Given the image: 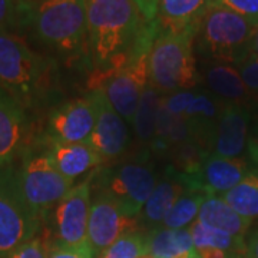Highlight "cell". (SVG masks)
<instances>
[{
	"label": "cell",
	"mask_w": 258,
	"mask_h": 258,
	"mask_svg": "<svg viewBox=\"0 0 258 258\" xmlns=\"http://www.w3.org/2000/svg\"><path fill=\"white\" fill-rule=\"evenodd\" d=\"M89 178L91 189L108 195L132 218H138L158 182L155 169L148 159L102 168Z\"/></svg>",
	"instance_id": "cell-7"
},
{
	"label": "cell",
	"mask_w": 258,
	"mask_h": 258,
	"mask_svg": "<svg viewBox=\"0 0 258 258\" xmlns=\"http://www.w3.org/2000/svg\"><path fill=\"white\" fill-rule=\"evenodd\" d=\"M198 26L158 30L148 53V83L161 93L191 91L200 82L195 59Z\"/></svg>",
	"instance_id": "cell-3"
},
{
	"label": "cell",
	"mask_w": 258,
	"mask_h": 258,
	"mask_svg": "<svg viewBox=\"0 0 258 258\" xmlns=\"http://www.w3.org/2000/svg\"><path fill=\"white\" fill-rule=\"evenodd\" d=\"M152 40L145 42L122 68L108 72L92 71L88 81L89 89L101 91L112 108L129 123L134 122L141 96L148 85V53Z\"/></svg>",
	"instance_id": "cell-9"
},
{
	"label": "cell",
	"mask_w": 258,
	"mask_h": 258,
	"mask_svg": "<svg viewBox=\"0 0 258 258\" xmlns=\"http://www.w3.org/2000/svg\"><path fill=\"white\" fill-rule=\"evenodd\" d=\"M6 258H46V244L37 235L28 242L22 244Z\"/></svg>",
	"instance_id": "cell-33"
},
{
	"label": "cell",
	"mask_w": 258,
	"mask_h": 258,
	"mask_svg": "<svg viewBox=\"0 0 258 258\" xmlns=\"http://www.w3.org/2000/svg\"><path fill=\"white\" fill-rule=\"evenodd\" d=\"M139 258H152V257H151L149 254H147V252H144V254H142V255H141Z\"/></svg>",
	"instance_id": "cell-39"
},
{
	"label": "cell",
	"mask_w": 258,
	"mask_h": 258,
	"mask_svg": "<svg viewBox=\"0 0 258 258\" xmlns=\"http://www.w3.org/2000/svg\"><path fill=\"white\" fill-rule=\"evenodd\" d=\"M248 154L251 161L254 162V166L258 168V137L257 138H252L248 141Z\"/></svg>",
	"instance_id": "cell-37"
},
{
	"label": "cell",
	"mask_w": 258,
	"mask_h": 258,
	"mask_svg": "<svg viewBox=\"0 0 258 258\" xmlns=\"http://www.w3.org/2000/svg\"><path fill=\"white\" fill-rule=\"evenodd\" d=\"M194 96H195V93H192L191 91H179V92L164 95L162 105L176 116H184L188 106L192 102Z\"/></svg>",
	"instance_id": "cell-32"
},
{
	"label": "cell",
	"mask_w": 258,
	"mask_h": 258,
	"mask_svg": "<svg viewBox=\"0 0 258 258\" xmlns=\"http://www.w3.org/2000/svg\"><path fill=\"white\" fill-rule=\"evenodd\" d=\"M138 230V218L122 211L118 204L102 192H95L88 221V242L95 255L111 247L120 237Z\"/></svg>",
	"instance_id": "cell-12"
},
{
	"label": "cell",
	"mask_w": 258,
	"mask_h": 258,
	"mask_svg": "<svg viewBox=\"0 0 258 258\" xmlns=\"http://www.w3.org/2000/svg\"><path fill=\"white\" fill-rule=\"evenodd\" d=\"M197 220L208 227L221 230L238 238H245L251 227L249 220L234 211L222 200V197L218 195H205Z\"/></svg>",
	"instance_id": "cell-22"
},
{
	"label": "cell",
	"mask_w": 258,
	"mask_h": 258,
	"mask_svg": "<svg viewBox=\"0 0 258 258\" xmlns=\"http://www.w3.org/2000/svg\"><path fill=\"white\" fill-rule=\"evenodd\" d=\"M52 63L12 32H0V86L25 108L45 92Z\"/></svg>",
	"instance_id": "cell-5"
},
{
	"label": "cell",
	"mask_w": 258,
	"mask_h": 258,
	"mask_svg": "<svg viewBox=\"0 0 258 258\" xmlns=\"http://www.w3.org/2000/svg\"><path fill=\"white\" fill-rule=\"evenodd\" d=\"M91 178L75 185L49 214L53 242L85 247L88 242V221L91 212Z\"/></svg>",
	"instance_id": "cell-10"
},
{
	"label": "cell",
	"mask_w": 258,
	"mask_h": 258,
	"mask_svg": "<svg viewBox=\"0 0 258 258\" xmlns=\"http://www.w3.org/2000/svg\"><path fill=\"white\" fill-rule=\"evenodd\" d=\"M135 3L138 5V8L142 12L144 18L147 19L148 22L155 20L159 0H135Z\"/></svg>",
	"instance_id": "cell-35"
},
{
	"label": "cell",
	"mask_w": 258,
	"mask_h": 258,
	"mask_svg": "<svg viewBox=\"0 0 258 258\" xmlns=\"http://www.w3.org/2000/svg\"><path fill=\"white\" fill-rule=\"evenodd\" d=\"M205 195L201 192L188 191L182 197H179L175 204L169 208L164 217L161 227L171 230H181L189 227L198 218V212L201 208Z\"/></svg>",
	"instance_id": "cell-27"
},
{
	"label": "cell",
	"mask_w": 258,
	"mask_h": 258,
	"mask_svg": "<svg viewBox=\"0 0 258 258\" xmlns=\"http://www.w3.org/2000/svg\"><path fill=\"white\" fill-rule=\"evenodd\" d=\"M237 69L240 71L244 82L247 85L254 96H258V59L248 56L240 64H237Z\"/></svg>",
	"instance_id": "cell-34"
},
{
	"label": "cell",
	"mask_w": 258,
	"mask_h": 258,
	"mask_svg": "<svg viewBox=\"0 0 258 258\" xmlns=\"http://www.w3.org/2000/svg\"><path fill=\"white\" fill-rule=\"evenodd\" d=\"M257 25L218 5L204 13L195 35V52L203 60L237 66L249 55V45Z\"/></svg>",
	"instance_id": "cell-4"
},
{
	"label": "cell",
	"mask_w": 258,
	"mask_h": 258,
	"mask_svg": "<svg viewBox=\"0 0 258 258\" xmlns=\"http://www.w3.org/2000/svg\"><path fill=\"white\" fill-rule=\"evenodd\" d=\"M188 228L191 231L195 248L214 247V248H220L228 252L235 258L247 257V240L245 238H238V237H234L221 230L208 227L198 220L194 221Z\"/></svg>",
	"instance_id": "cell-25"
},
{
	"label": "cell",
	"mask_w": 258,
	"mask_h": 258,
	"mask_svg": "<svg viewBox=\"0 0 258 258\" xmlns=\"http://www.w3.org/2000/svg\"><path fill=\"white\" fill-rule=\"evenodd\" d=\"M96 125V102L93 93L64 102L50 112L47 138L57 142L89 144Z\"/></svg>",
	"instance_id": "cell-13"
},
{
	"label": "cell",
	"mask_w": 258,
	"mask_h": 258,
	"mask_svg": "<svg viewBox=\"0 0 258 258\" xmlns=\"http://www.w3.org/2000/svg\"><path fill=\"white\" fill-rule=\"evenodd\" d=\"M145 252L152 258H200L189 228L151 230L145 237Z\"/></svg>",
	"instance_id": "cell-20"
},
{
	"label": "cell",
	"mask_w": 258,
	"mask_h": 258,
	"mask_svg": "<svg viewBox=\"0 0 258 258\" xmlns=\"http://www.w3.org/2000/svg\"><path fill=\"white\" fill-rule=\"evenodd\" d=\"M18 174L26 201L42 221L74 186V181L56 168L47 148L23 151Z\"/></svg>",
	"instance_id": "cell-8"
},
{
	"label": "cell",
	"mask_w": 258,
	"mask_h": 258,
	"mask_svg": "<svg viewBox=\"0 0 258 258\" xmlns=\"http://www.w3.org/2000/svg\"><path fill=\"white\" fill-rule=\"evenodd\" d=\"M162 99H164V95L148 83L141 96L138 109L134 116L132 125L135 129L137 139L139 141V144L148 148H151V144L155 137L158 115H159Z\"/></svg>",
	"instance_id": "cell-24"
},
{
	"label": "cell",
	"mask_w": 258,
	"mask_h": 258,
	"mask_svg": "<svg viewBox=\"0 0 258 258\" xmlns=\"http://www.w3.org/2000/svg\"><path fill=\"white\" fill-rule=\"evenodd\" d=\"M212 5H218L241 15L258 26V0H212Z\"/></svg>",
	"instance_id": "cell-31"
},
{
	"label": "cell",
	"mask_w": 258,
	"mask_h": 258,
	"mask_svg": "<svg viewBox=\"0 0 258 258\" xmlns=\"http://www.w3.org/2000/svg\"><path fill=\"white\" fill-rule=\"evenodd\" d=\"M212 0H159L157 20L159 30H182L198 26Z\"/></svg>",
	"instance_id": "cell-21"
},
{
	"label": "cell",
	"mask_w": 258,
	"mask_h": 258,
	"mask_svg": "<svg viewBox=\"0 0 258 258\" xmlns=\"http://www.w3.org/2000/svg\"><path fill=\"white\" fill-rule=\"evenodd\" d=\"M189 141H197L189 123L182 116H176L171 113L161 103L155 137L149 149L159 155H165L171 148Z\"/></svg>",
	"instance_id": "cell-23"
},
{
	"label": "cell",
	"mask_w": 258,
	"mask_h": 258,
	"mask_svg": "<svg viewBox=\"0 0 258 258\" xmlns=\"http://www.w3.org/2000/svg\"><path fill=\"white\" fill-rule=\"evenodd\" d=\"M145 252V237L132 232L120 237L111 247L102 251L98 258H139Z\"/></svg>",
	"instance_id": "cell-29"
},
{
	"label": "cell",
	"mask_w": 258,
	"mask_h": 258,
	"mask_svg": "<svg viewBox=\"0 0 258 258\" xmlns=\"http://www.w3.org/2000/svg\"><path fill=\"white\" fill-rule=\"evenodd\" d=\"M185 192H188V188L181 181V178L176 175L175 171L169 168L166 175L161 181H158L152 194L149 195L139 214V220L149 230L161 227L166 212Z\"/></svg>",
	"instance_id": "cell-19"
},
{
	"label": "cell",
	"mask_w": 258,
	"mask_h": 258,
	"mask_svg": "<svg viewBox=\"0 0 258 258\" xmlns=\"http://www.w3.org/2000/svg\"><path fill=\"white\" fill-rule=\"evenodd\" d=\"M92 71L122 68L157 36V20L148 22L135 0H83Z\"/></svg>",
	"instance_id": "cell-1"
},
{
	"label": "cell",
	"mask_w": 258,
	"mask_h": 258,
	"mask_svg": "<svg viewBox=\"0 0 258 258\" xmlns=\"http://www.w3.org/2000/svg\"><path fill=\"white\" fill-rule=\"evenodd\" d=\"M46 244V258H93L91 245L85 247H71L57 242H45Z\"/></svg>",
	"instance_id": "cell-30"
},
{
	"label": "cell",
	"mask_w": 258,
	"mask_h": 258,
	"mask_svg": "<svg viewBox=\"0 0 258 258\" xmlns=\"http://www.w3.org/2000/svg\"><path fill=\"white\" fill-rule=\"evenodd\" d=\"M29 26L36 39L66 60H88L89 36L83 0H37Z\"/></svg>",
	"instance_id": "cell-2"
},
{
	"label": "cell",
	"mask_w": 258,
	"mask_h": 258,
	"mask_svg": "<svg viewBox=\"0 0 258 258\" xmlns=\"http://www.w3.org/2000/svg\"><path fill=\"white\" fill-rule=\"evenodd\" d=\"M222 200L241 217L252 220L258 218V168L252 166L248 174L231 191L222 195Z\"/></svg>",
	"instance_id": "cell-26"
},
{
	"label": "cell",
	"mask_w": 258,
	"mask_h": 258,
	"mask_svg": "<svg viewBox=\"0 0 258 258\" xmlns=\"http://www.w3.org/2000/svg\"><path fill=\"white\" fill-rule=\"evenodd\" d=\"M40 225L42 218L23 195L18 166H0V258L37 237Z\"/></svg>",
	"instance_id": "cell-6"
},
{
	"label": "cell",
	"mask_w": 258,
	"mask_h": 258,
	"mask_svg": "<svg viewBox=\"0 0 258 258\" xmlns=\"http://www.w3.org/2000/svg\"><path fill=\"white\" fill-rule=\"evenodd\" d=\"M251 57H257L258 59V28L254 33V36L251 39V45H249V55Z\"/></svg>",
	"instance_id": "cell-38"
},
{
	"label": "cell",
	"mask_w": 258,
	"mask_h": 258,
	"mask_svg": "<svg viewBox=\"0 0 258 258\" xmlns=\"http://www.w3.org/2000/svg\"><path fill=\"white\" fill-rule=\"evenodd\" d=\"M47 151L55 162L56 168L68 179L75 181L95 168L101 166L103 158L91 144H71L46 139Z\"/></svg>",
	"instance_id": "cell-18"
},
{
	"label": "cell",
	"mask_w": 258,
	"mask_h": 258,
	"mask_svg": "<svg viewBox=\"0 0 258 258\" xmlns=\"http://www.w3.org/2000/svg\"><path fill=\"white\" fill-rule=\"evenodd\" d=\"M200 76H203L212 95L225 103L247 106L254 93L247 88L237 66L214 60H203Z\"/></svg>",
	"instance_id": "cell-17"
},
{
	"label": "cell",
	"mask_w": 258,
	"mask_h": 258,
	"mask_svg": "<svg viewBox=\"0 0 258 258\" xmlns=\"http://www.w3.org/2000/svg\"><path fill=\"white\" fill-rule=\"evenodd\" d=\"M249 169L251 166L242 158H222L208 152L194 172L186 175L175 172L188 191L222 197L241 182Z\"/></svg>",
	"instance_id": "cell-11"
},
{
	"label": "cell",
	"mask_w": 258,
	"mask_h": 258,
	"mask_svg": "<svg viewBox=\"0 0 258 258\" xmlns=\"http://www.w3.org/2000/svg\"><path fill=\"white\" fill-rule=\"evenodd\" d=\"M247 257L258 258V228L249 234L247 240Z\"/></svg>",
	"instance_id": "cell-36"
},
{
	"label": "cell",
	"mask_w": 258,
	"mask_h": 258,
	"mask_svg": "<svg viewBox=\"0 0 258 258\" xmlns=\"http://www.w3.org/2000/svg\"><path fill=\"white\" fill-rule=\"evenodd\" d=\"M35 3L30 0H0V32L16 33L29 26Z\"/></svg>",
	"instance_id": "cell-28"
},
{
	"label": "cell",
	"mask_w": 258,
	"mask_h": 258,
	"mask_svg": "<svg viewBox=\"0 0 258 258\" xmlns=\"http://www.w3.org/2000/svg\"><path fill=\"white\" fill-rule=\"evenodd\" d=\"M26 134L25 108L0 86V166L13 164L22 154Z\"/></svg>",
	"instance_id": "cell-16"
},
{
	"label": "cell",
	"mask_w": 258,
	"mask_h": 258,
	"mask_svg": "<svg viewBox=\"0 0 258 258\" xmlns=\"http://www.w3.org/2000/svg\"><path fill=\"white\" fill-rule=\"evenodd\" d=\"M30 2H37V0H30Z\"/></svg>",
	"instance_id": "cell-40"
},
{
	"label": "cell",
	"mask_w": 258,
	"mask_h": 258,
	"mask_svg": "<svg viewBox=\"0 0 258 258\" xmlns=\"http://www.w3.org/2000/svg\"><path fill=\"white\" fill-rule=\"evenodd\" d=\"M96 102V125L93 129L89 144L96 152L109 161L120 157L131 144L129 126L126 120L112 108L106 96L101 91H89Z\"/></svg>",
	"instance_id": "cell-14"
},
{
	"label": "cell",
	"mask_w": 258,
	"mask_h": 258,
	"mask_svg": "<svg viewBox=\"0 0 258 258\" xmlns=\"http://www.w3.org/2000/svg\"><path fill=\"white\" fill-rule=\"evenodd\" d=\"M251 113L247 106L227 103L214 131L211 152L222 158H240L248 145Z\"/></svg>",
	"instance_id": "cell-15"
}]
</instances>
